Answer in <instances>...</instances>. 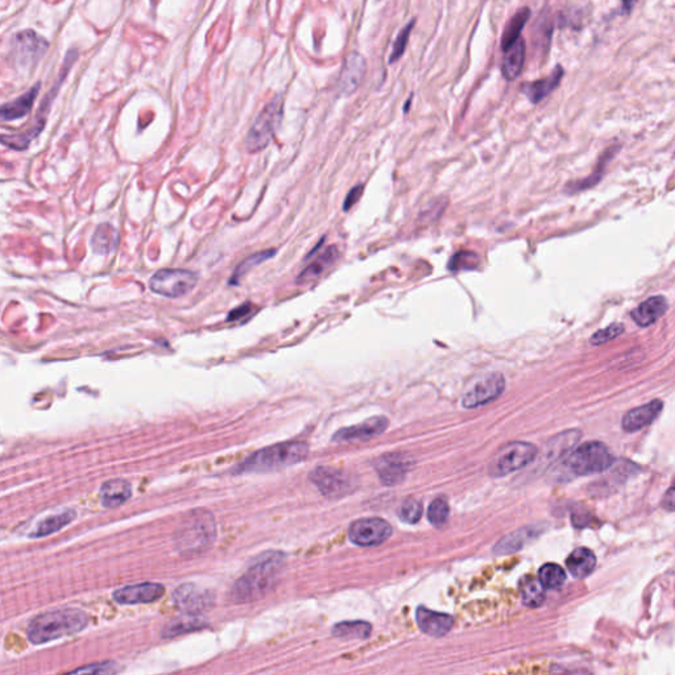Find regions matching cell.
<instances>
[{
    "label": "cell",
    "instance_id": "obj_24",
    "mask_svg": "<svg viewBox=\"0 0 675 675\" xmlns=\"http://www.w3.org/2000/svg\"><path fill=\"white\" fill-rule=\"evenodd\" d=\"M101 503L105 508H116L123 505L132 496V487L130 482L124 479H111L103 483L101 488Z\"/></svg>",
    "mask_w": 675,
    "mask_h": 675
},
{
    "label": "cell",
    "instance_id": "obj_41",
    "mask_svg": "<svg viewBox=\"0 0 675 675\" xmlns=\"http://www.w3.org/2000/svg\"><path fill=\"white\" fill-rule=\"evenodd\" d=\"M422 512H423V508H422L421 501L411 498L403 501L400 509V517L408 524H416L421 520Z\"/></svg>",
    "mask_w": 675,
    "mask_h": 675
},
{
    "label": "cell",
    "instance_id": "obj_10",
    "mask_svg": "<svg viewBox=\"0 0 675 675\" xmlns=\"http://www.w3.org/2000/svg\"><path fill=\"white\" fill-rule=\"evenodd\" d=\"M392 535V526L383 518H360L351 524L350 540L359 546H377L386 542Z\"/></svg>",
    "mask_w": 675,
    "mask_h": 675
},
{
    "label": "cell",
    "instance_id": "obj_15",
    "mask_svg": "<svg viewBox=\"0 0 675 675\" xmlns=\"http://www.w3.org/2000/svg\"><path fill=\"white\" fill-rule=\"evenodd\" d=\"M165 587L160 583L145 582L116 589L113 597L119 604H147L164 597Z\"/></svg>",
    "mask_w": 675,
    "mask_h": 675
},
{
    "label": "cell",
    "instance_id": "obj_28",
    "mask_svg": "<svg viewBox=\"0 0 675 675\" xmlns=\"http://www.w3.org/2000/svg\"><path fill=\"white\" fill-rule=\"evenodd\" d=\"M566 566L574 578H586L595 569L597 557L589 549L579 547L569 555Z\"/></svg>",
    "mask_w": 675,
    "mask_h": 675
},
{
    "label": "cell",
    "instance_id": "obj_30",
    "mask_svg": "<svg viewBox=\"0 0 675 675\" xmlns=\"http://www.w3.org/2000/svg\"><path fill=\"white\" fill-rule=\"evenodd\" d=\"M76 510L73 509H66L63 510L61 513H57V515H53V516H49L48 518L43 520L37 527H36L35 532L31 533V537L32 538H43V537H46V535H53V533H57L58 530H61L62 527L69 525L74 518H76Z\"/></svg>",
    "mask_w": 675,
    "mask_h": 675
},
{
    "label": "cell",
    "instance_id": "obj_44",
    "mask_svg": "<svg viewBox=\"0 0 675 675\" xmlns=\"http://www.w3.org/2000/svg\"><path fill=\"white\" fill-rule=\"evenodd\" d=\"M363 190H364L363 185H358L354 189H351L350 193L347 194V197H346V201L343 203V210L349 211L354 205H356L360 200V197H361V194H363Z\"/></svg>",
    "mask_w": 675,
    "mask_h": 675
},
{
    "label": "cell",
    "instance_id": "obj_38",
    "mask_svg": "<svg viewBox=\"0 0 675 675\" xmlns=\"http://www.w3.org/2000/svg\"><path fill=\"white\" fill-rule=\"evenodd\" d=\"M479 264H480V259L478 254L470 251H460L451 257L448 263V269L451 272L473 271L479 267Z\"/></svg>",
    "mask_w": 675,
    "mask_h": 675
},
{
    "label": "cell",
    "instance_id": "obj_19",
    "mask_svg": "<svg viewBox=\"0 0 675 675\" xmlns=\"http://www.w3.org/2000/svg\"><path fill=\"white\" fill-rule=\"evenodd\" d=\"M376 471L380 482L384 485L392 487L397 485L405 479V475L409 470V463L406 458L398 454H389L381 456L376 462Z\"/></svg>",
    "mask_w": 675,
    "mask_h": 675
},
{
    "label": "cell",
    "instance_id": "obj_14",
    "mask_svg": "<svg viewBox=\"0 0 675 675\" xmlns=\"http://www.w3.org/2000/svg\"><path fill=\"white\" fill-rule=\"evenodd\" d=\"M309 478L319 492L329 499L342 498L352 490L350 478L342 471L330 467H316Z\"/></svg>",
    "mask_w": 675,
    "mask_h": 675
},
{
    "label": "cell",
    "instance_id": "obj_18",
    "mask_svg": "<svg viewBox=\"0 0 675 675\" xmlns=\"http://www.w3.org/2000/svg\"><path fill=\"white\" fill-rule=\"evenodd\" d=\"M565 71L561 65H557L554 71L545 78L537 79L533 82H525L521 86V91L525 94L530 103L538 105L545 98L549 97L557 88H560Z\"/></svg>",
    "mask_w": 675,
    "mask_h": 675
},
{
    "label": "cell",
    "instance_id": "obj_23",
    "mask_svg": "<svg viewBox=\"0 0 675 675\" xmlns=\"http://www.w3.org/2000/svg\"><path fill=\"white\" fill-rule=\"evenodd\" d=\"M526 58L525 40L520 37L517 41L504 51V58L501 63L503 76L507 81H515L521 74Z\"/></svg>",
    "mask_w": 675,
    "mask_h": 675
},
{
    "label": "cell",
    "instance_id": "obj_27",
    "mask_svg": "<svg viewBox=\"0 0 675 675\" xmlns=\"http://www.w3.org/2000/svg\"><path fill=\"white\" fill-rule=\"evenodd\" d=\"M338 256H339V254H338V249L335 247H327L321 254L316 256L313 262H310V264L302 272L299 273L297 281L304 284V282L316 280L336 262Z\"/></svg>",
    "mask_w": 675,
    "mask_h": 675
},
{
    "label": "cell",
    "instance_id": "obj_45",
    "mask_svg": "<svg viewBox=\"0 0 675 675\" xmlns=\"http://www.w3.org/2000/svg\"><path fill=\"white\" fill-rule=\"evenodd\" d=\"M252 310H254V306H252L251 304L240 305V306L230 311V314H228L227 316V322H237V321H240V319H243L244 316L251 314Z\"/></svg>",
    "mask_w": 675,
    "mask_h": 675
},
{
    "label": "cell",
    "instance_id": "obj_42",
    "mask_svg": "<svg viewBox=\"0 0 675 675\" xmlns=\"http://www.w3.org/2000/svg\"><path fill=\"white\" fill-rule=\"evenodd\" d=\"M624 325L622 324H614V325H609L608 327H605L603 330H599L597 333L594 334L589 339L591 344L594 346H600V344H604V343L609 342L612 341L614 338H617L619 335H622L624 333Z\"/></svg>",
    "mask_w": 675,
    "mask_h": 675
},
{
    "label": "cell",
    "instance_id": "obj_16",
    "mask_svg": "<svg viewBox=\"0 0 675 675\" xmlns=\"http://www.w3.org/2000/svg\"><path fill=\"white\" fill-rule=\"evenodd\" d=\"M367 63L360 53H351L343 62L342 71L338 79V90L342 96L349 97L360 88L366 76Z\"/></svg>",
    "mask_w": 675,
    "mask_h": 675
},
{
    "label": "cell",
    "instance_id": "obj_33",
    "mask_svg": "<svg viewBox=\"0 0 675 675\" xmlns=\"http://www.w3.org/2000/svg\"><path fill=\"white\" fill-rule=\"evenodd\" d=\"M372 627L366 622H344L333 628V636L342 640H364L369 637Z\"/></svg>",
    "mask_w": 675,
    "mask_h": 675
},
{
    "label": "cell",
    "instance_id": "obj_22",
    "mask_svg": "<svg viewBox=\"0 0 675 675\" xmlns=\"http://www.w3.org/2000/svg\"><path fill=\"white\" fill-rule=\"evenodd\" d=\"M667 301L662 296H654L650 299L644 301L639 306L636 307L632 311V318L633 321L641 326V327H648V326L656 324L661 316L666 313Z\"/></svg>",
    "mask_w": 675,
    "mask_h": 675
},
{
    "label": "cell",
    "instance_id": "obj_20",
    "mask_svg": "<svg viewBox=\"0 0 675 675\" xmlns=\"http://www.w3.org/2000/svg\"><path fill=\"white\" fill-rule=\"evenodd\" d=\"M416 619L420 629L433 637H443L454 625V620L450 614L434 612L425 607H420L417 609Z\"/></svg>",
    "mask_w": 675,
    "mask_h": 675
},
{
    "label": "cell",
    "instance_id": "obj_37",
    "mask_svg": "<svg viewBox=\"0 0 675 675\" xmlns=\"http://www.w3.org/2000/svg\"><path fill=\"white\" fill-rule=\"evenodd\" d=\"M540 580L545 588L558 589L566 582V572L555 563H546L540 570Z\"/></svg>",
    "mask_w": 675,
    "mask_h": 675
},
{
    "label": "cell",
    "instance_id": "obj_3",
    "mask_svg": "<svg viewBox=\"0 0 675 675\" xmlns=\"http://www.w3.org/2000/svg\"><path fill=\"white\" fill-rule=\"evenodd\" d=\"M309 448L304 442H282L262 448L247 456L235 468V474L269 473L297 465L307 456Z\"/></svg>",
    "mask_w": 675,
    "mask_h": 675
},
{
    "label": "cell",
    "instance_id": "obj_5",
    "mask_svg": "<svg viewBox=\"0 0 675 675\" xmlns=\"http://www.w3.org/2000/svg\"><path fill=\"white\" fill-rule=\"evenodd\" d=\"M284 101L281 96L273 98L272 101L264 107L263 111L256 118L247 135L246 147L249 153H257L267 148L280 125Z\"/></svg>",
    "mask_w": 675,
    "mask_h": 675
},
{
    "label": "cell",
    "instance_id": "obj_25",
    "mask_svg": "<svg viewBox=\"0 0 675 675\" xmlns=\"http://www.w3.org/2000/svg\"><path fill=\"white\" fill-rule=\"evenodd\" d=\"M40 91V83H36L34 88L28 90L26 94L21 97L16 98L15 101L9 102L1 107V120L3 122H12L24 118L26 115L31 113L32 105L35 103L36 98L38 96Z\"/></svg>",
    "mask_w": 675,
    "mask_h": 675
},
{
    "label": "cell",
    "instance_id": "obj_13",
    "mask_svg": "<svg viewBox=\"0 0 675 675\" xmlns=\"http://www.w3.org/2000/svg\"><path fill=\"white\" fill-rule=\"evenodd\" d=\"M61 88V83H56L51 91L46 94V97L44 99V103H41V107L38 110V113L36 115L35 124L26 132H21V133H16V135H3L1 136V143L9 147L11 150H24L29 147V144L32 143V140H35L36 138L43 132L44 130L45 123H46V115L49 113V108H51V105H52L54 98H56V94L58 93V90Z\"/></svg>",
    "mask_w": 675,
    "mask_h": 675
},
{
    "label": "cell",
    "instance_id": "obj_9",
    "mask_svg": "<svg viewBox=\"0 0 675 675\" xmlns=\"http://www.w3.org/2000/svg\"><path fill=\"white\" fill-rule=\"evenodd\" d=\"M505 389V378L500 372H492L478 378L467 389L462 403L467 409H474L495 401Z\"/></svg>",
    "mask_w": 675,
    "mask_h": 675
},
{
    "label": "cell",
    "instance_id": "obj_17",
    "mask_svg": "<svg viewBox=\"0 0 675 675\" xmlns=\"http://www.w3.org/2000/svg\"><path fill=\"white\" fill-rule=\"evenodd\" d=\"M386 428H388V420L386 417H372L356 426L338 430L333 437V440L339 443L369 440L376 436H380Z\"/></svg>",
    "mask_w": 675,
    "mask_h": 675
},
{
    "label": "cell",
    "instance_id": "obj_26",
    "mask_svg": "<svg viewBox=\"0 0 675 675\" xmlns=\"http://www.w3.org/2000/svg\"><path fill=\"white\" fill-rule=\"evenodd\" d=\"M207 627V620L201 614H184L173 619L163 629L164 639H172L189 632L200 631Z\"/></svg>",
    "mask_w": 675,
    "mask_h": 675
},
{
    "label": "cell",
    "instance_id": "obj_36",
    "mask_svg": "<svg viewBox=\"0 0 675 675\" xmlns=\"http://www.w3.org/2000/svg\"><path fill=\"white\" fill-rule=\"evenodd\" d=\"M273 254H276V251H274V249H268V251L257 252V254L249 256L244 262H242V263L237 265L235 272L230 277V285H237L239 281L242 280L252 268L260 265V264L264 263V262H267L268 259L272 257Z\"/></svg>",
    "mask_w": 675,
    "mask_h": 675
},
{
    "label": "cell",
    "instance_id": "obj_31",
    "mask_svg": "<svg viewBox=\"0 0 675 675\" xmlns=\"http://www.w3.org/2000/svg\"><path fill=\"white\" fill-rule=\"evenodd\" d=\"M552 31H554V19L552 14L547 11H542L541 15L535 20L533 26V44L535 49L540 52H547L550 48Z\"/></svg>",
    "mask_w": 675,
    "mask_h": 675
},
{
    "label": "cell",
    "instance_id": "obj_2",
    "mask_svg": "<svg viewBox=\"0 0 675 675\" xmlns=\"http://www.w3.org/2000/svg\"><path fill=\"white\" fill-rule=\"evenodd\" d=\"M88 624V614L78 608H60L36 616L28 625V639L35 644H45L83 631Z\"/></svg>",
    "mask_w": 675,
    "mask_h": 675
},
{
    "label": "cell",
    "instance_id": "obj_12",
    "mask_svg": "<svg viewBox=\"0 0 675 675\" xmlns=\"http://www.w3.org/2000/svg\"><path fill=\"white\" fill-rule=\"evenodd\" d=\"M173 602L184 614H201L215 603V595L210 589L198 587L193 583H185L175 588Z\"/></svg>",
    "mask_w": 675,
    "mask_h": 675
},
{
    "label": "cell",
    "instance_id": "obj_40",
    "mask_svg": "<svg viewBox=\"0 0 675 675\" xmlns=\"http://www.w3.org/2000/svg\"><path fill=\"white\" fill-rule=\"evenodd\" d=\"M448 512H450V509H448L446 499L438 498V499L431 501L429 510H428V518H429L430 524L436 526V527H442L448 522Z\"/></svg>",
    "mask_w": 675,
    "mask_h": 675
},
{
    "label": "cell",
    "instance_id": "obj_29",
    "mask_svg": "<svg viewBox=\"0 0 675 675\" xmlns=\"http://www.w3.org/2000/svg\"><path fill=\"white\" fill-rule=\"evenodd\" d=\"M532 16V11L529 7H522L518 9L517 12L509 19L507 26L504 28V32L501 36V48L503 51L508 49L510 45L515 44L518 38L521 37V32L525 28L529 19Z\"/></svg>",
    "mask_w": 675,
    "mask_h": 675
},
{
    "label": "cell",
    "instance_id": "obj_35",
    "mask_svg": "<svg viewBox=\"0 0 675 675\" xmlns=\"http://www.w3.org/2000/svg\"><path fill=\"white\" fill-rule=\"evenodd\" d=\"M544 588L541 580H537L535 578L525 579L521 583L522 603L530 608L541 607L544 604L545 597H546Z\"/></svg>",
    "mask_w": 675,
    "mask_h": 675
},
{
    "label": "cell",
    "instance_id": "obj_6",
    "mask_svg": "<svg viewBox=\"0 0 675 675\" xmlns=\"http://www.w3.org/2000/svg\"><path fill=\"white\" fill-rule=\"evenodd\" d=\"M567 465L574 474L587 476L608 470L614 465V455L602 442H586L571 453Z\"/></svg>",
    "mask_w": 675,
    "mask_h": 675
},
{
    "label": "cell",
    "instance_id": "obj_21",
    "mask_svg": "<svg viewBox=\"0 0 675 675\" xmlns=\"http://www.w3.org/2000/svg\"><path fill=\"white\" fill-rule=\"evenodd\" d=\"M662 408H664L662 401L654 400V401H650L649 403L632 409L624 416L623 429L628 433H632V431H637L649 426L650 423L657 420L658 416L662 412Z\"/></svg>",
    "mask_w": 675,
    "mask_h": 675
},
{
    "label": "cell",
    "instance_id": "obj_4",
    "mask_svg": "<svg viewBox=\"0 0 675 675\" xmlns=\"http://www.w3.org/2000/svg\"><path fill=\"white\" fill-rule=\"evenodd\" d=\"M217 537V525L209 510L195 509L184 518L175 533L177 552L184 557H194L207 550Z\"/></svg>",
    "mask_w": 675,
    "mask_h": 675
},
{
    "label": "cell",
    "instance_id": "obj_46",
    "mask_svg": "<svg viewBox=\"0 0 675 675\" xmlns=\"http://www.w3.org/2000/svg\"><path fill=\"white\" fill-rule=\"evenodd\" d=\"M662 507L669 512H675V483L665 493L662 499Z\"/></svg>",
    "mask_w": 675,
    "mask_h": 675
},
{
    "label": "cell",
    "instance_id": "obj_8",
    "mask_svg": "<svg viewBox=\"0 0 675 675\" xmlns=\"http://www.w3.org/2000/svg\"><path fill=\"white\" fill-rule=\"evenodd\" d=\"M537 448L527 442H512L493 458L490 473L493 476H505L524 468L535 460Z\"/></svg>",
    "mask_w": 675,
    "mask_h": 675
},
{
    "label": "cell",
    "instance_id": "obj_39",
    "mask_svg": "<svg viewBox=\"0 0 675 675\" xmlns=\"http://www.w3.org/2000/svg\"><path fill=\"white\" fill-rule=\"evenodd\" d=\"M414 24H416V20L412 19L406 26H403V29L400 31V34L396 37L393 48H392V52H391V56H389V63H395V62L398 61V60L403 57L405 49H406V46H408V43H409V38H411V34H412Z\"/></svg>",
    "mask_w": 675,
    "mask_h": 675
},
{
    "label": "cell",
    "instance_id": "obj_43",
    "mask_svg": "<svg viewBox=\"0 0 675 675\" xmlns=\"http://www.w3.org/2000/svg\"><path fill=\"white\" fill-rule=\"evenodd\" d=\"M116 671V665L114 662H103V664H94L90 666L81 667L74 670L73 673L81 674V673H88V674H111Z\"/></svg>",
    "mask_w": 675,
    "mask_h": 675
},
{
    "label": "cell",
    "instance_id": "obj_7",
    "mask_svg": "<svg viewBox=\"0 0 675 675\" xmlns=\"http://www.w3.org/2000/svg\"><path fill=\"white\" fill-rule=\"evenodd\" d=\"M198 274L187 269H161L152 276L150 288L167 299H180L194 289Z\"/></svg>",
    "mask_w": 675,
    "mask_h": 675
},
{
    "label": "cell",
    "instance_id": "obj_34",
    "mask_svg": "<svg viewBox=\"0 0 675 675\" xmlns=\"http://www.w3.org/2000/svg\"><path fill=\"white\" fill-rule=\"evenodd\" d=\"M535 535V529H532V527L521 529V530L515 532L508 537H504L503 540H500L498 545L495 546V552L496 554H508V552H517L521 547H524Z\"/></svg>",
    "mask_w": 675,
    "mask_h": 675
},
{
    "label": "cell",
    "instance_id": "obj_1",
    "mask_svg": "<svg viewBox=\"0 0 675 675\" xmlns=\"http://www.w3.org/2000/svg\"><path fill=\"white\" fill-rule=\"evenodd\" d=\"M285 557L282 552H269L256 558L252 566L237 579L230 591L234 603H251L269 592L277 582Z\"/></svg>",
    "mask_w": 675,
    "mask_h": 675
},
{
    "label": "cell",
    "instance_id": "obj_11",
    "mask_svg": "<svg viewBox=\"0 0 675 675\" xmlns=\"http://www.w3.org/2000/svg\"><path fill=\"white\" fill-rule=\"evenodd\" d=\"M46 49L48 43L44 37L37 35L34 31H24L14 37L11 56L19 66L26 68L38 61Z\"/></svg>",
    "mask_w": 675,
    "mask_h": 675
},
{
    "label": "cell",
    "instance_id": "obj_47",
    "mask_svg": "<svg viewBox=\"0 0 675 675\" xmlns=\"http://www.w3.org/2000/svg\"><path fill=\"white\" fill-rule=\"evenodd\" d=\"M639 0H622V4H623L624 9L627 12H631V9L634 7V4L637 3Z\"/></svg>",
    "mask_w": 675,
    "mask_h": 675
},
{
    "label": "cell",
    "instance_id": "obj_32",
    "mask_svg": "<svg viewBox=\"0 0 675 675\" xmlns=\"http://www.w3.org/2000/svg\"><path fill=\"white\" fill-rule=\"evenodd\" d=\"M118 244V232L111 225H101L96 230L93 239H91V246L94 248V252L99 254H107L113 252Z\"/></svg>",
    "mask_w": 675,
    "mask_h": 675
}]
</instances>
